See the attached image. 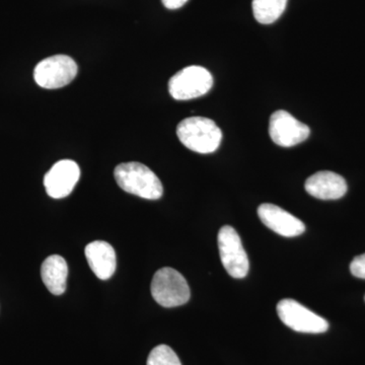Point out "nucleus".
Listing matches in <instances>:
<instances>
[{"instance_id": "9d476101", "label": "nucleus", "mask_w": 365, "mask_h": 365, "mask_svg": "<svg viewBox=\"0 0 365 365\" xmlns=\"http://www.w3.org/2000/svg\"><path fill=\"white\" fill-rule=\"evenodd\" d=\"M258 215L266 227L282 237H297L306 230L302 220L274 204H262L258 208Z\"/></svg>"}, {"instance_id": "f03ea898", "label": "nucleus", "mask_w": 365, "mask_h": 365, "mask_svg": "<svg viewBox=\"0 0 365 365\" xmlns=\"http://www.w3.org/2000/svg\"><path fill=\"white\" fill-rule=\"evenodd\" d=\"M177 135L190 150L212 153L220 148L222 132L215 121L204 117H190L178 125Z\"/></svg>"}, {"instance_id": "7ed1b4c3", "label": "nucleus", "mask_w": 365, "mask_h": 365, "mask_svg": "<svg viewBox=\"0 0 365 365\" xmlns=\"http://www.w3.org/2000/svg\"><path fill=\"white\" fill-rule=\"evenodd\" d=\"M151 295L160 306L175 307L187 304L190 299L188 283L175 269H160L151 281Z\"/></svg>"}, {"instance_id": "20e7f679", "label": "nucleus", "mask_w": 365, "mask_h": 365, "mask_svg": "<svg viewBox=\"0 0 365 365\" xmlns=\"http://www.w3.org/2000/svg\"><path fill=\"white\" fill-rule=\"evenodd\" d=\"M78 64L67 55H54L37 64L34 78L41 88L48 90L63 88L76 78Z\"/></svg>"}, {"instance_id": "f8f14e48", "label": "nucleus", "mask_w": 365, "mask_h": 365, "mask_svg": "<svg viewBox=\"0 0 365 365\" xmlns=\"http://www.w3.org/2000/svg\"><path fill=\"white\" fill-rule=\"evenodd\" d=\"M88 265L98 279H110L116 271V254L107 242L96 241L86 247Z\"/></svg>"}, {"instance_id": "0eeeda50", "label": "nucleus", "mask_w": 365, "mask_h": 365, "mask_svg": "<svg viewBox=\"0 0 365 365\" xmlns=\"http://www.w3.org/2000/svg\"><path fill=\"white\" fill-rule=\"evenodd\" d=\"M277 314L281 322L295 332L322 334L329 329V323L325 319L294 299L280 300L277 304Z\"/></svg>"}, {"instance_id": "f257e3e1", "label": "nucleus", "mask_w": 365, "mask_h": 365, "mask_svg": "<svg viewBox=\"0 0 365 365\" xmlns=\"http://www.w3.org/2000/svg\"><path fill=\"white\" fill-rule=\"evenodd\" d=\"M114 176L120 188L132 195L148 200H158L163 196L162 182L143 163H121L115 169Z\"/></svg>"}, {"instance_id": "39448f33", "label": "nucleus", "mask_w": 365, "mask_h": 365, "mask_svg": "<svg viewBox=\"0 0 365 365\" xmlns=\"http://www.w3.org/2000/svg\"><path fill=\"white\" fill-rule=\"evenodd\" d=\"M217 242L220 259L227 272L237 279L246 277L250 269L249 258L237 230L225 225L218 232Z\"/></svg>"}, {"instance_id": "4468645a", "label": "nucleus", "mask_w": 365, "mask_h": 365, "mask_svg": "<svg viewBox=\"0 0 365 365\" xmlns=\"http://www.w3.org/2000/svg\"><path fill=\"white\" fill-rule=\"evenodd\" d=\"M287 4V0H253L255 19L263 25H270L282 16Z\"/></svg>"}, {"instance_id": "1a4fd4ad", "label": "nucleus", "mask_w": 365, "mask_h": 365, "mask_svg": "<svg viewBox=\"0 0 365 365\" xmlns=\"http://www.w3.org/2000/svg\"><path fill=\"white\" fill-rule=\"evenodd\" d=\"M79 177L81 169L78 163L71 160H59L45 175L46 192L52 198H64L73 191Z\"/></svg>"}, {"instance_id": "6e6552de", "label": "nucleus", "mask_w": 365, "mask_h": 365, "mask_svg": "<svg viewBox=\"0 0 365 365\" xmlns=\"http://www.w3.org/2000/svg\"><path fill=\"white\" fill-rule=\"evenodd\" d=\"M309 127L283 110L274 112L269 122V134L273 143L282 148H292L309 138Z\"/></svg>"}, {"instance_id": "ddd939ff", "label": "nucleus", "mask_w": 365, "mask_h": 365, "mask_svg": "<svg viewBox=\"0 0 365 365\" xmlns=\"http://www.w3.org/2000/svg\"><path fill=\"white\" fill-rule=\"evenodd\" d=\"M41 276L47 289L54 295L66 292V279L68 276V266L66 259L59 255L48 257L42 264Z\"/></svg>"}, {"instance_id": "423d86ee", "label": "nucleus", "mask_w": 365, "mask_h": 365, "mask_svg": "<svg viewBox=\"0 0 365 365\" xmlns=\"http://www.w3.org/2000/svg\"><path fill=\"white\" fill-rule=\"evenodd\" d=\"M213 86L210 72L202 66H189L178 71L169 81L170 96L178 101L192 100L206 95Z\"/></svg>"}, {"instance_id": "2eb2a0df", "label": "nucleus", "mask_w": 365, "mask_h": 365, "mask_svg": "<svg viewBox=\"0 0 365 365\" xmlns=\"http://www.w3.org/2000/svg\"><path fill=\"white\" fill-rule=\"evenodd\" d=\"M148 365H182V364L172 348L167 345H158L151 350Z\"/></svg>"}, {"instance_id": "f3484780", "label": "nucleus", "mask_w": 365, "mask_h": 365, "mask_svg": "<svg viewBox=\"0 0 365 365\" xmlns=\"http://www.w3.org/2000/svg\"><path fill=\"white\" fill-rule=\"evenodd\" d=\"M163 6L169 9H178L184 6L188 0H162Z\"/></svg>"}, {"instance_id": "dca6fc26", "label": "nucleus", "mask_w": 365, "mask_h": 365, "mask_svg": "<svg viewBox=\"0 0 365 365\" xmlns=\"http://www.w3.org/2000/svg\"><path fill=\"white\" fill-rule=\"evenodd\" d=\"M352 275L360 279H365V254L355 257L350 265Z\"/></svg>"}, {"instance_id": "9b49d317", "label": "nucleus", "mask_w": 365, "mask_h": 365, "mask_svg": "<svg viewBox=\"0 0 365 365\" xmlns=\"http://www.w3.org/2000/svg\"><path fill=\"white\" fill-rule=\"evenodd\" d=\"M304 188L309 195L321 200H337L347 192L344 178L336 173L322 170L307 178Z\"/></svg>"}]
</instances>
